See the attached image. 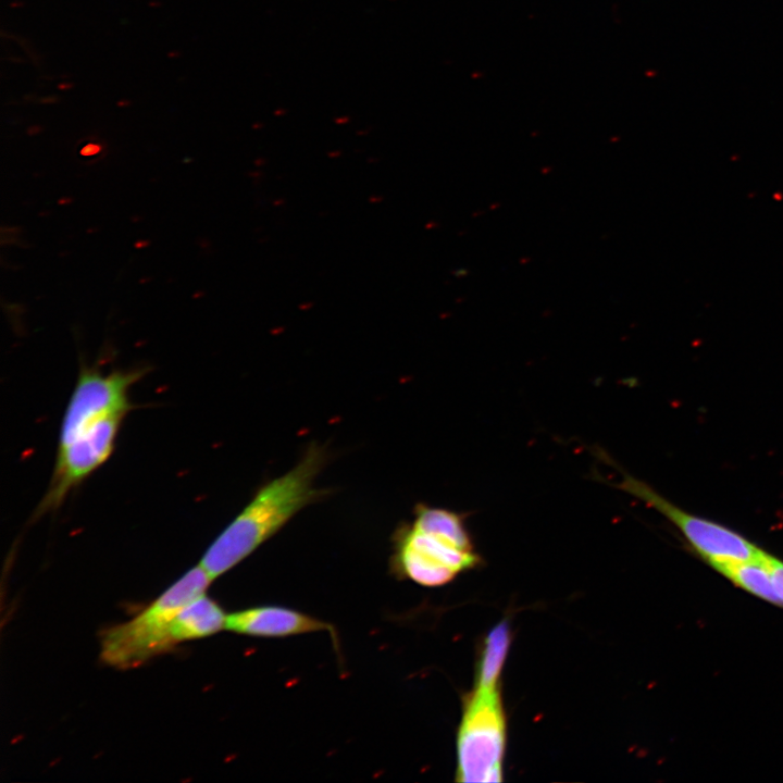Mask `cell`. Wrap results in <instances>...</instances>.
Instances as JSON below:
<instances>
[{"instance_id":"6da1fadb","label":"cell","mask_w":783,"mask_h":783,"mask_svg":"<svg viewBox=\"0 0 783 783\" xmlns=\"http://www.w3.org/2000/svg\"><path fill=\"white\" fill-rule=\"evenodd\" d=\"M328 459L325 446L310 444L291 470L258 488L202 556L199 564L212 581L246 559L304 507L330 494L314 485Z\"/></svg>"},{"instance_id":"7a4b0ae2","label":"cell","mask_w":783,"mask_h":783,"mask_svg":"<svg viewBox=\"0 0 783 783\" xmlns=\"http://www.w3.org/2000/svg\"><path fill=\"white\" fill-rule=\"evenodd\" d=\"M391 573L436 587L481 563L465 524V514L417 504L413 520L398 524L391 536Z\"/></svg>"},{"instance_id":"3957f363","label":"cell","mask_w":783,"mask_h":783,"mask_svg":"<svg viewBox=\"0 0 783 783\" xmlns=\"http://www.w3.org/2000/svg\"><path fill=\"white\" fill-rule=\"evenodd\" d=\"M212 579L198 564L188 570L136 617L105 629L100 635V658L111 667L130 669L172 650L171 625L189 601L206 594Z\"/></svg>"},{"instance_id":"277c9868","label":"cell","mask_w":783,"mask_h":783,"mask_svg":"<svg viewBox=\"0 0 783 783\" xmlns=\"http://www.w3.org/2000/svg\"><path fill=\"white\" fill-rule=\"evenodd\" d=\"M506 714L499 689L468 696L457 733L459 782H501L506 750Z\"/></svg>"},{"instance_id":"5b68a950","label":"cell","mask_w":783,"mask_h":783,"mask_svg":"<svg viewBox=\"0 0 783 783\" xmlns=\"http://www.w3.org/2000/svg\"><path fill=\"white\" fill-rule=\"evenodd\" d=\"M612 485L664 515L682 533L689 547L711 568L759 559L766 554L739 533L684 511L650 485L625 472H622L621 482Z\"/></svg>"},{"instance_id":"8992f818","label":"cell","mask_w":783,"mask_h":783,"mask_svg":"<svg viewBox=\"0 0 783 783\" xmlns=\"http://www.w3.org/2000/svg\"><path fill=\"white\" fill-rule=\"evenodd\" d=\"M126 415L104 418L58 446L52 476L34 511V520L58 510L70 493L110 458Z\"/></svg>"},{"instance_id":"52a82bcc","label":"cell","mask_w":783,"mask_h":783,"mask_svg":"<svg viewBox=\"0 0 783 783\" xmlns=\"http://www.w3.org/2000/svg\"><path fill=\"white\" fill-rule=\"evenodd\" d=\"M144 374L145 371L139 369L109 373L83 369L63 414L59 445L66 444L104 418L115 413L127 414L132 410L130 387Z\"/></svg>"},{"instance_id":"ba28073f","label":"cell","mask_w":783,"mask_h":783,"mask_svg":"<svg viewBox=\"0 0 783 783\" xmlns=\"http://www.w3.org/2000/svg\"><path fill=\"white\" fill-rule=\"evenodd\" d=\"M225 630L257 637H286L333 627L314 617L281 606H259L227 614Z\"/></svg>"},{"instance_id":"9c48e42d","label":"cell","mask_w":783,"mask_h":783,"mask_svg":"<svg viewBox=\"0 0 783 783\" xmlns=\"http://www.w3.org/2000/svg\"><path fill=\"white\" fill-rule=\"evenodd\" d=\"M227 614L206 594L185 605L174 617L171 637L175 645L198 639L225 630Z\"/></svg>"},{"instance_id":"30bf717a","label":"cell","mask_w":783,"mask_h":783,"mask_svg":"<svg viewBox=\"0 0 783 783\" xmlns=\"http://www.w3.org/2000/svg\"><path fill=\"white\" fill-rule=\"evenodd\" d=\"M712 569L742 591L773 606L783 608V600L768 563L767 551L759 559L717 564Z\"/></svg>"},{"instance_id":"8fae6325","label":"cell","mask_w":783,"mask_h":783,"mask_svg":"<svg viewBox=\"0 0 783 783\" xmlns=\"http://www.w3.org/2000/svg\"><path fill=\"white\" fill-rule=\"evenodd\" d=\"M511 644V631L507 620L495 625L483 643L476 667L474 689L495 692Z\"/></svg>"},{"instance_id":"7c38bea8","label":"cell","mask_w":783,"mask_h":783,"mask_svg":"<svg viewBox=\"0 0 783 783\" xmlns=\"http://www.w3.org/2000/svg\"><path fill=\"white\" fill-rule=\"evenodd\" d=\"M768 563L778 587L779 594L783 600V561L770 554H768Z\"/></svg>"},{"instance_id":"4fadbf2b","label":"cell","mask_w":783,"mask_h":783,"mask_svg":"<svg viewBox=\"0 0 783 783\" xmlns=\"http://www.w3.org/2000/svg\"><path fill=\"white\" fill-rule=\"evenodd\" d=\"M73 87H74V84H73V83H60V84L58 85V89H59V90H63V91L70 90V89H72Z\"/></svg>"},{"instance_id":"5bb4252c","label":"cell","mask_w":783,"mask_h":783,"mask_svg":"<svg viewBox=\"0 0 783 783\" xmlns=\"http://www.w3.org/2000/svg\"><path fill=\"white\" fill-rule=\"evenodd\" d=\"M57 101H59V98L55 96H47V97L40 99L41 103H51V102L54 103Z\"/></svg>"},{"instance_id":"9a60e30c","label":"cell","mask_w":783,"mask_h":783,"mask_svg":"<svg viewBox=\"0 0 783 783\" xmlns=\"http://www.w3.org/2000/svg\"><path fill=\"white\" fill-rule=\"evenodd\" d=\"M25 5V3L21 0H15L10 3L11 9H21Z\"/></svg>"},{"instance_id":"2e32d148","label":"cell","mask_w":783,"mask_h":783,"mask_svg":"<svg viewBox=\"0 0 783 783\" xmlns=\"http://www.w3.org/2000/svg\"><path fill=\"white\" fill-rule=\"evenodd\" d=\"M129 104H130V101L126 100V99H121L116 102V105L120 108L128 107Z\"/></svg>"},{"instance_id":"e0dca14e","label":"cell","mask_w":783,"mask_h":783,"mask_svg":"<svg viewBox=\"0 0 783 783\" xmlns=\"http://www.w3.org/2000/svg\"><path fill=\"white\" fill-rule=\"evenodd\" d=\"M148 5H149L150 8H160V7L162 5V3H161L160 1H158V0H151V1L148 3Z\"/></svg>"},{"instance_id":"ac0fdd59","label":"cell","mask_w":783,"mask_h":783,"mask_svg":"<svg viewBox=\"0 0 783 783\" xmlns=\"http://www.w3.org/2000/svg\"><path fill=\"white\" fill-rule=\"evenodd\" d=\"M181 55H182V53H181L179 51H177V50H173V51H170V52L167 53V57H169V58H178V57H181Z\"/></svg>"}]
</instances>
